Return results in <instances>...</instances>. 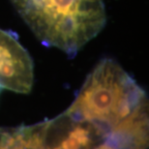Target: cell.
I'll return each mask as SVG.
<instances>
[{
    "label": "cell",
    "instance_id": "cell-1",
    "mask_svg": "<svg viewBox=\"0 0 149 149\" xmlns=\"http://www.w3.org/2000/svg\"><path fill=\"white\" fill-rule=\"evenodd\" d=\"M66 111L119 135L148 142L146 93L112 59L97 64Z\"/></svg>",
    "mask_w": 149,
    "mask_h": 149
},
{
    "label": "cell",
    "instance_id": "cell-2",
    "mask_svg": "<svg viewBox=\"0 0 149 149\" xmlns=\"http://www.w3.org/2000/svg\"><path fill=\"white\" fill-rule=\"evenodd\" d=\"M44 45L70 56L95 38L107 22L104 0H11Z\"/></svg>",
    "mask_w": 149,
    "mask_h": 149
},
{
    "label": "cell",
    "instance_id": "cell-4",
    "mask_svg": "<svg viewBox=\"0 0 149 149\" xmlns=\"http://www.w3.org/2000/svg\"><path fill=\"white\" fill-rule=\"evenodd\" d=\"M46 121L15 128L0 127V149H44Z\"/></svg>",
    "mask_w": 149,
    "mask_h": 149
},
{
    "label": "cell",
    "instance_id": "cell-3",
    "mask_svg": "<svg viewBox=\"0 0 149 149\" xmlns=\"http://www.w3.org/2000/svg\"><path fill=\"white\" fill-rule=\"evenodd\" d=\"M34 81L30 54L12 32L0 28V90L27 94Z\"/></svg>",
    "mask_w": 149,
    "mask_h": 149
}]
</instances>
